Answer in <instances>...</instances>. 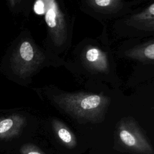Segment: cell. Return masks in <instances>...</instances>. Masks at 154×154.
Wrapping results in <instances>:
<instances>
[{"label": "cell", "mask_w": 154, "mask_h": 154, "mask_svg": "<svg viewBox=\"0 0 154 154\" xmlns=\"http://www.w3.org/2000/svg\"><path fill=\"white\" fill-rule=\"evenodd\" d=\"M54 102L80 123L102 120L109 105L108 97L90 93H64L54 97Z\"/></svg>", "instance_id": "6da1fadb"}, {"label": "cell", "mask_w": 154, "mask_h": 154, "mask_svg": "<svg viewBox=\"0 0 154 154\" xmlns=\"http://www.w3.org/2000/svg\"><path fill=\"white\" fill-rule=\"evenodd\" d=\"M114 148L132 154H154L152 144L137 122L130 117L124 118L117 123Z\"/></svg>", "instance_id": "7a4b0ae2"}, {"label": "cell", "mask_w": 154, "mask_h": 154, "mask_svg": "<svg viewBox=\"0 0 154 154\" xmlns=\"http://www.w3.org/2000/svg\"><path fill=\"white\" fill-rule=\"evenodd\" d=\"M45 60L44 55L28 40L22 41L14 51L11 67L17 76L25 78L35 72Z\"/></svg>", "instance_id": "3957f363"}, {"label": "cell", "mask_w": 154, "mask_h": 154, "mask_svg": "<svg viewBox=\"0 0 154 154\" xmlns=\"http://www.w3.org/2000/svg\"><path fill=\"white\" fill-rule=\"evenodd\" d=\"M43 2L45 19L51 40L56 46H62L67 38V26L64 14L55 1L46 0Z\"/></svg>", "instance_id": "277c9868"}, {"label": "cell", "mask_w": 154, "mask_h": 154, "mask_svg": "<svg viewBox=\"0 0 154 154\" xmlns=\"http://www.w3.org/2000/svg\"><path fill=\"white\" fill-rule=\"evenodd\" d=\"M25 120L19 116H12L0 120V142H13L23 130Z\"/></svg>", "instance_id": "5b68a950"}, {"label": "cell", "mask_w": 154, "mask_h": 154, "mask_svg": "<svg viewBox=\"0 0 154 154\" xmlns=\"http://www.w3.org/2000/svg\"><path fill=\"white\" fill-rule=\"evenodd\" d=\"M85 64L90 70L96 72H108V60L105 52L100 49L89 46L86 48L82 54Z\"/></svg>", "instance_id": "8992f818"}, {"label": "cell", "mask_w": 154, "mask_h": 154, "mask_svg": "<svg viewBox=\"0 0 154 154\" xmlns=\"http://www.w3.org/2000/svg\"><path fill=\"white\" fill-rule=\"evenodd\" d=\"M128 58L142 63H154V40L134 46L126 52Z\"/></svg>", "instance_id": "52a82bcc"}, {"label": "cell", "mask_w": 154, "mask_h": 154, "mask_svg": "<svg viewBox=\"0 0 154 154\" xmlns=\"http://www.w3.org/2000/svg\"><path fill=\"white\" fill-rule=\"evenodd\" d=\"M52 128L56 138L67 149H73L77 145L76 138L72 131L58 120L52 122Z\"/></svg>", "instance_id": "ba28073f"}, {"label": "cell", "mask_w": 154, "mask_h": 154, "mask_svg": "<svg viewBox=\"0 0 154 154\" xmlns=\"http://www.w3.org/2000/svg\"><path fill=\"white\" fill-rule=\"evenodd\" d=\"M85 3L93 11L104 14L116 13L124 6L120 0H87Z\"/></svg>", "instance_id": "9c48e42d"}, {"label": "cell", "mask_w": 154, "mask_h": 154, "mask_svg": "<svg viewBox=\"0 0 154 154\" xmlns=\"http://www.w3.org/2000/svg\"><path fill=\"white\" fill-rule=\"evenodd\" d=\"M153 20H154V3L143 11L132 15L130 19L131 22L137 26Z\"/></svg>", "instance_id": "30bf717a"}, {"label": "cell", "mask_w": 154, "mask_h": 154, "mask_svg": "<svg viewBox=\"0 0 154 154\" xmlns=\"http://www.w3.org/2000/svg\"><path fill=\"white\" fill-rule=\"evenodd\" d=\"M13 153L15 154H48L43 149L32 143L21 144Z\"/></svg>", "instance_id": "8fae6325"}, {"label": "cell", "mask_w": 154, "mask_h": 154, "mask_svg": "<svg viewBox=\"0 0 154 154\" xmlns=\"http://www.w3.org/2000/svg\"><path fill=\"white\" fill-rule=\"evenodd\" d=\"M34 10L38 14L44 13L45 11V4L43 1H38L35 4Z\"/></svg>", "instance_id": "7c38bea8"}, {"label": "cell", "mask_w": 154, "mask_h": 154, "mask_svg": "<svg viewBox=\"0 0 154 154\" xmlns=\"http://www.w3.org/2000/svg\"><path fill=\"white\" fill-rule=\"evenodd\" d=\"M138 27H139V28L144 29L147 31H154V20L146 23L143 24V25H141Z\"/></svg>", "instance_id": "4fadbf2b"}]
</instances>
